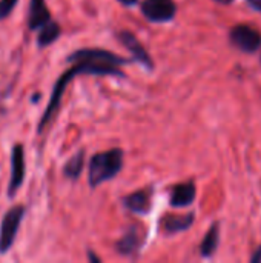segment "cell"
Listing matches in <instances>:
<instances>
[{"instance_id": "obj_1", "label": "cell", "mask_w": 261, "mask_h": 263, "mask_svg": "<svg viewBox=\"0 0 261 263\" xmlns=\"http://www.w3.org/2000/svg\"><path fill=\"white\" fill-rule=\"evenodd\" d=\"M69 62H74V66H71L55 83L52 89L51 100L48 103V108L45 109L42 120L38 123V133L45 129V126L52 119L54 112L57 111L62 94L66 88V85L71 82V79L77 74H122L117 68L118 63H123V59L115 57L114 54L108 51L100 49H82L74 52L69 59Z\"/></svg>"}, {"instance_id": "obj_2", "label": "cell", "mask_w": 261, "mask_h": 263, "mask_svg": "<svg viewBox=\"0 0 261 263\" xmlns=\"http://www.w3.org/2000/svg\"><path fill=\"white\" fill-rule=\"evenodd\" d=\"M122 163H123V154L120 149H112V151L94 156L89 163L91 186H97L103 183L105 180L112 179L120 171Z\"/></svg>"}, {"instance_id": "obj_3", "label": "cell", "mask_w": 261, "mask_h": 263, "mask_svg": "<svg viewBox=\"0 0 261 263\" xmlns=\"http://www.w3.org/2000/svg\"><path fill=\"white\" fill-rule=\"evenodd\" d=\"M23 217H25L23 205H15L5 213L0 225V254H5L6 251L11 250Z\"/></svg>"}, {"instance_id": "obj_4", "label": "cell", "mask_w": 261, "mask_h": 263, "mask_svg": "<svg viewBox=\"0 0 261 263\" xmlns=\"http://www.w3.org/2000/svg\"><path fill=\"white\" fill-rule=\"evenodd\" d=\"M25 173H26V166H25V149H23V145L18 143L11 151V179H9L8 191H6L8 197H14L17 194V191L23 185Z\"/></svg>"}, {"instance_id": "obj_5", "label": "cell", "mask_w": 261, "mask_h": 263, "mask_svg": "<svg viewBox=\"0 0 261 263\" xmlns=\"http://www.w3.org/2000/svg\"><path fill=\"white\" fill-rule=\"evenodd\" d=\"M142 9L149 20L165 22L174 17L175 3L172 0H146Z\"/></svg>"}, {"instance_id": "obj_6", "label": "cell", "mask_w": 261, "mask_h": 263, "mask_svg": "<svg viewBox=\"0 0 261 263\" xmlns=\"http://www.w3.org/2000/svg\"><path fill=\"white\" fill-rule=\"evenodd\" d=\"M232 42L243 51H257L261 45V35L249 26H237L231 32Z\"/></svg>"}, {"instance_id": "obj_7", "label": "cell", "mask_w": 261, "mask_h": 263, "mask_svg": "<svg viewBox=\"0 0 261 263\" xmlns=\"http://www.w3.org/2000/svg\"><path fill=\"white\" fill-rule=\"evenodd\" d=\"M48 22H51V14L46 8L45 0H31L29 5V17L28 26L31 31H37L43 28Z\"/></svg>"}, {"instance_id": "obj_8", "label": "cell", "mask_w": 261, "mask_h": 263, "mask_svg": "<svg viewBox=\"0 0 261 263\" xmlns=\"http://www.w3.org/2000/svg\"><path fill=\"white\" fill-rule=\"evenodd\" d=\"M194 197H195V186L192 183L177 185L171 196V205L172 206H186L194 200Z\"/></svg>"}, {"instance_id": "obj_9", "label": "cell", "mask_w": 261, "mask_h": 263, "mask_svg": "<svg viewBox=\"0 0 261 263\" xmlns=\"http://www.w3.org/2000/svg\"><path fill=\"white\" fill-rule=\"evenodd\" d=\"M60 35V26L55 22H48L43 28H40V34L37 37V43L40 48L51 45Z\"/></svg>"}, {"instance_id": "obj_10", "label": "cell", "mask_w": 261, "mask_h": 263, "mask_svg": "<svg viewBox=\"0 0 261 263\" xmlns=\"http://www.w3.org/2000/svg\"><path fill=\"white\" fill-rule=\"evenodd\" d=\"M126 205L137 213H145L149 208V199L146 193H135L126 199Z\"/></svg>"}, {"instance_id": "obj_11", "label": "cell", "mask_w": 261, "mask_h": 263, "mask_svg": "<svg viewBox=\"0 0 261 263\" xmlns=\"http://www.w3.org/2000/svg\"><path fill=\"white\" fill-rule=\"evenodd\" d=\"M83 170V151L77 153L65 166V176L71 177V179H77L80 176Z\"/></svg>"}, {"instance_id": "obj_12", "label": "cell", "mask_w": 261, "mask_h": 263, "mask_svg": "<svg viewBox=\"0 0 261 263\" xmlns=\"http://www.w3.org/2000/svg\"><path fill=\"white\" fill-rule=\"evenodd\" d=\"M217 242H218V230H217V227H214V228L208 233L206 239L203 240L202 254H203V256H211V254L215 251V248H217Z\"/></svg>"}, {"instance_id": "obj_13", "label": "cell", "mask_w": 261, "mask_h": 263, "mask_svg": "<svg viewBox=\"0 0 261 263\" xmlns=\"http://www.w3.org/2000/svg\"><path fill=\"white\" fill-rule=\"evenodd\" d=\"M122 40H123V43H126L128 45V48L129 49H132L134 52H137L135 55L140 59V60H143L145 63H149L151 65V62H149V57L146 55V52L140 48V45H138V42L129 34V32H125V34H122Z\"/></svg>"}, {"instance_id": "obj_14", "label": "cell", "mask_w": 261, "mask_h": 263, "mask_svg": "<svg viewBox=\"0 0 261 263\" xmlns=\"http://www.w3.org/2000/svg\"><path fill=\"white\" fill-rule=\"evenodd\" d=\"M192 220V216H189L188 219L183 217V219H178V217H169L166 219L165 222V228L168 231H178V230H183V228H188V225L191 223Z\"/></svg>"}, {"instance_id": "obj_15", "label": "cell", "mask_w": 261, "mask_h": 263, "mask_svg": "<svg viewBox=\"0 0 261 263\" xmlns=\"http://www.w3.org/2000/svg\"><path fill=\"white\" fill-rule=\"evenodd\" d=\"M18 0H0V20H5L12 12Z\"/></svg>"}, {"instance_id": "obj_16", "label": "cell", "mask_w": 261, "mask_h": 263, "mask_svg": "<svg viewBox=\"0 0 261 263\" xmlns=\"http://www.w3.org/2000/svg\"><path fill=\"white\" fill-rule=\"evenodd\" d=\"M249 3H251L254 8H257V9H260L261 11V0H249Z\"/></svg>"}, {"instance_id": "obj_17", "label": "cell", "mask_w": 261, "mask_h": 263, "mask_svg": "<svg viewBox=\"0 0 261 263\" xmlns=\"http://www.w3.org/2000/svg\"><path fill=\"white\" fill-rule=\"evenodd\" d=\"M120 2H122L123 5H128V6H129V5H134V3H135V0H120Z\"/></svg>"}, {"instance_id": "obj_18", "label": "cell", "mask_w": 261, "mask_h": 263, "mask_svg": "<svg viewBox=\"0 0 261 263\" xmlns=\"http://www.w3.org/2000/svg\"><path fill=\"white\" fill-rule=\"evenodd\" d=\"M252 260H254V262H258V260H260V262H261V250H258L257 256H255V257H254Z\"/></svg>"}, {"instance_id": "obj_19", "label": "cell", "mask_w": 261, "mask_h": 263, "mask_svg": "<svg viewBox=\"0 0 261 263\" xmlns=\"http://www.w3.org/2000/svg\"><path fill=\"white\" fill-rule=\"evenodd\" d=\"M217 2H220V3H231L232 0H217Z\"/></svg>"}]
</instances>
